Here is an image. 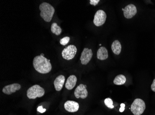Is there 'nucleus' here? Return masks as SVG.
<instances>
[{
	"label": "nucleus",
	"mask_w": 155,
	"mask_h": 115,
	"mask_svg": "<svg viewBox=\"0 0 155 115\" xmlns=\"http://www.w3.org/2000/svg\"><path fill=\"white\" fill-rule=\"evenodd\" d=\"M49 59L44 56H37L33 59V66L35 70L41 74H47L52 70V65Z\"/></svg>",
	"instance_id": "1"
},
{
	"label": "nucleus",
	"mask_w": 155,
	"mask_h": 115,
	"mask_svg": "<svg viewBox=\"0 0 155 115\" xmlns=\"http://www.w3.org/2000/svg\"><path fill=\"white\" fill-rule=\"evenodd\" d=\"M40 16L47 22H50L55 13L54 7L47 2H43L39 6Z\"/></svg>",
	"instance_id": "2"
},
{
	"label": "nucleus",
	"mask_w": 155,
	"mask_h": 115,
	"mask_svg": "<svg viewBox=\"0 0 155 115\" xmlns=\"http://www.w3.org/2000/svg\"><path fill=\"white\" fill-rule=\"evenodd\" d=\"M27 97L29 99H35L36 98H41L44 96L45 90L38 85H35L28 89Z\"/></svg>",
	"instance_id": "3"
},
{
	"label": "nucleus",
	"mask_w": 155,
	"mask_h": 115,
	"mask_svg": "<svg viewBox=\"0 0 155 115\" xmlns=\"http://www.w3.org/2000/svg\"><path fill=\"white\" fill-rule=\"evenodd\" d=\"M145 108L144 101L140 98H136L131 104L130 110L134 115H141L144 112Z\"/></svg>",
	"instance_id": "4"
},
{
	"label": "nucleus",
	"mask_w": 155,
	"mask_h": 115,
	"mask_svg": "<svg viewBox=\"0 0 155 115\" xmlns=\"http://www.w3.org/2000/svg\"><path fill=\"white\" fill-rule=\"evenodd\" d=\"M77 52V48L74 45H70L62 51L63 58L67 60H71L74 58Z\"/></svg>",
	"instance_id": "5"
},
{
	"label": "nucleus",
	"mask_w": 155,
	"mask_h": 115,
	"mask_svg": "<svg viewBox=\"0 0 155 115\" xmlns=\"http://www.w3.org/2000/svg\"><path fill=\"white\" fill-rule=\"evenodd\" d=\"M106 13L102 10H99L96 13L94 17V23L97 26H101L104 24L107 19Z\"/></svg>",
	"instance_id": "6"
},
{
	"label": "nucleus",
	"mask_w": 155,
	"mask_h": 115,
	"mask_svg": "<svg viewBox=\"0 0 155 115\" xmlns=\"http://www.w3.org/2000/svg\"><path fill=\"white\" fill-rule=\"evenodd\" d=\"M93 55V52L91 49L84 48L82 52L81 57L80 58L81 64L83 65H86L88 64L89 62L90 61L92 58Z\"/></svg>",
	"instance_id": "7"
},
{
	"label": "nucleus",
	"mask_w": 155,
	"mask_h": 115,
	"mask_svg": "<svg viewBox=\"0 0 155 115\" xmlns=\"http://www.w3.org/2000/svg\"><path fill=\"white\" fill-rule=\"evenodd\" d=\"M87 85H86L81 84L80 85L77 87L75 90L74 95L76 98H82L84 99L87 97L88 91L87 89Z\"/></svg>",
	"instance_id": "8"
},
{
	"label": "nucleus",
	"mask_w": 155,
	"mask_h": 115,
	"mask_svg": "<svg viewBox=\"0 0 155 115\" xmlns=\"http://www.w3.org/2000/svg\"><path fill=\"white\" fill-rule=\"evenodd\" d=\"M137 13L136 7L133 4H130L125 7L124 11V15L126 19H130L133 18Z\"/></svg>",
	"instance_id": "9"
},
{
	"label": "nucleus",
	"mask_w": 155,
	"mask_h": 115,
	"mask_svg": "<svg viewBox=\"0 0 155 115\" xmlns=\"http://www.w3.org/2000/svg\"><path fill=\"white\" fill-rule=\"evenodd\" d=\"M21 88V85L18 83H13L5 86L2 89V92L6 95H10L16 91L19 90Z\"/></svg>",
	"instance_id": "10"
},
{
	"label": "nucleus",
	"mask_w": 155,
	"mask_h": 115,
	"mask_svg": "<svg viewBox=\"0 0 155 115\" xmlns=\"http://www.w3.org/2000/svg\"><path fill=\"white\" fill-rule=\"evenodd\" d=\"M64 108L68 112H75L79 110V104L74 101L68 100L64 104Z\"/></svg>",
	"instance_id": "11"
},
{
	"label": "nucleus",
	"mask_w": 155,
	"mask_h": 115,
	"mask_svg": "<svg viewBox=\"0 0 155 115\" xmlns=\"http://www.w3.org/2000/svg\"><path fill=\"white\" fill-rule=\"evenodd\" d=\"M65 82V77L63 75H60L56 78L54 83L56 90L60 91L62 89Z\"/></svg>",
	"instance_id": "12"
},
{
	"label": "nucleus",
	"mask_w": 155,
	"mask_h": 115,
	"mask_svg": "<svg viewBox=\"0 0 155 115\" xmlns=\"http://www.w3.org/2000/svg\"><path fill=\"white\" fill-rule=\"evenodd\" d=\"M77 81V78L74 75H71L69 77L65 84L66 89L68 90L73 89L76 84Z\"/></svg>",
	"instance_id": "13"
},
{
	"label": "nucleus",
	"mask_w": 155,
	"mask_h": 115,
	"mask_svg": "<svg viewBox=\"0 0 155 115\" xmlns=\"http://www.w3.org/2000/svg\"><path fill=\"white\" fill-rule=\"evenodd\" d=\"M97 57L101 60H105L108 58V53L107 48L104 47H100L97 50Z\"/></svg>",
	"instance_id": "14"
},
{
	"label": "nucleus",
	"mask_w": 155,
	"mask_h": 115,
	"mask_svg": "<svg viewBox=\"0 0 155 115\" xmlns=\"http://www.w3.org/2000/svg\"><path fill=\"white\" fill-rule=\"evenodd\" d=\"M122 46L120 42L118 40H115L111 44V50L112 52L116 55H119L121 52Z\"/></svg>",
	"instance_id": "15"
},
{
	"label": "nucleus",
	"mask_w": 155,
	"mask_h": 115,
	"mask_svg": "<svg viewBox=\"0 0 155 115\" xmlns=\"http://www.w3.org/2000/svg\"><path fill=\"white\" fill-rule=\"evenodd\" d=\"M126 81V77L124 75H117L115 78L114 81V83L117 85H122L124 84Z\"/></svg>",
	"instance_id": "16"
},
{
	"label": "nucleus",
	"mask_w": 155,
	"mask_h": 115,
	"mask_svg": "<svg viewBox=\"0 0 155 115\" xmlns=\"http://www.w3.org/2000/svg\"><path fill=\"white\" fill-rule=\"evenodd\" d=\"M51 31L53 34L57 35H60L62 32L61 28L56 23H53L51 25Z\"/></svg>",
	"instance_id": "17"
},
{
	"label": "nucleus",
	"mask_w": 155,
	"mask_h": 115,
	"mask_svg": "<svg viewBox=\"0 0 155 115\" xmlns=\"http://www.w3.org/2000/svg\"><path fill=\"white\" fill-rule=\"evenodd\" d=\"M104 104L110 109H113L114 106L113 104V101L110 98H105L104 101Z\"/></svg>",
	"instance_id": "18"
},
{
	"label": "nucleus",
	"mask_w": 155,
	"mask_h": 115,
	"mask_svg": "<svg viewBox=\"0 0 155 115\" xmlns=\"http://www.w3.org/2000/svg\"><path fill=\"white\" fill-rule=\"evenodd\" d=\"M70 40V38L68 37H64L60 40V44L62 46H66Z\"/></svg>",
	"instance_id": "19"
},
{
	"label": "nucleus",
	"mask_w": 155,
	"mask_h": 115,
	"mask_svg": "<svg viewBox=\"0 0 155 115\" xmlns=\"http://www.w3.org/2000/svg\"><path fill=\"white\" fill-rule=\"evenodd\" d=\"M37 110L38 112H40V113H44V112L46 111V109L43 108V106H40L38 107Z\"/></svg>",
	"instance_id": "20"
},
{
	"label": "nucleus",
	"mask_w": 155,
	"mask_h": 115,
	"mask_svg": "<svg viewBox=\"0 0 155 115\" xmlns=\"http://www.w3.org/2000/svg\"><path fill=\"white\" fill-rule=\"evenodd\" d=\"M100 2V0H90V3L91 5L95 6L98 4V2Z\"/></svg>",
	"instance_id": "21"
},
{
	"label": "nucleus",
	"mask_w": 155,
	"mask_h": 115,
	"mask_svg": "<svg viewBox=\"0 0 155 115\" xmlns=\"http://www.w3.org/2000/svg\"><path fill=\"white\" fill-rule=\"evenodd\" d=\"M120 108L119 109V111L120 112H123L125 109V104H124L122 103L120 104Z\"/></svg>",
	"instance_id": "22"
},
{
	"label": "nucleus",
	"mask_w": 155,
	"mask_h": 115,
	"mask_svg": "<svg viewBox=\"0 0 155 115\" xmlns=\"http://www.w3.org/2000/svg\"><path fill=\"white\" fill-rule=\"evenodd\" d=\"M151 89L153 92H155V79H154L153 80V83L151 85Z\"/></svg>",
	"instance_id": "23"
},
{
	"label": "nucleus",
	"mask_w": 155,
	"mask_h": 115,
	"mask_svg": "<svg viewBox=\"0 0 155 115\" xmlns=\"http://www.w3.org/2000/svg\"><path fill=\"white\" fill-rule=\"evenodd\" d=\"M41 55V56H44V54H43V53H41V55Z\"/></svg>",
	"instance_id": "24"
},
{
	"label": "nucleus",
	"mask_w": 155,
	"mask_h": 115,
	"mask_svg": "<svg viewBox=\"0 0 155 115\" xmlns=\"http://www.w3.org/2000/svg\"><path fill=\"white\" fill-rule=\"evenodd\" d=\"M122 10L123 11H124V8H122Z\"/></svg>",
	"instance_id": "25"
},
{
	"label": "nucleus",
	"mask_w": 155,
	"mask_h": 115,
	"mask_svg": "<svg viewBox=\"0 0 155 115\" xmlns=\"http://www.w3.org/2000/svg\"><path fill=\"white\" fill-rule=\"evenodd\" d=\"M100 46H101V44H100Z\"/></svg>",
	"instance_id": "26"
}]
</instances>
